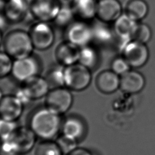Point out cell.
Masks as SVG:
<instances>
[{"mask_svg": "<svg viewBox=\"0 0 155 155\" xmlns=\"http://www.w3.org/2000/svg\"><path fill=\"white\" fill-rule=\"evenodd\" d=\"M99 62L98 51L92 44L80 48L78 63L92 71L97 68Z\"/></svg>", "mask_w": 155, "mask_h": 155, "instance_id": "obj_21", "label": "cell"}, {"mask_svg": "<svg viewBox=\"0 0 155 155\" xmlns=\"http://www.w3.org/2000/svg\"><path fill=\"white\" fill-rule=\"evenodd\" d=\"M35 155H64L55 140H42L36 147Z\"/></svg>", "mask_w": 155, "mask_h": 155, "instance_id": "obj_25", "label": "cell"}, {"mask_svg": "<svg viewBox=\"0 0 155 155\" xmlns=\"http://www.w3.org/2000/svg\"><path fill=\"white\" fill-rule=\"evenodd\" d=\"M65 67L57 63L50 66L47 70L45 79L48 81L51 89L56 87H65L64 85V71Z\"/></svg>", "mask_w": 155, "mask_h": 155, "instance_id": "obj_23", "label": "cell"}, {"mask_svg": "<svg viewBox=\"0 0 155 155\" xmlns=\"http://www.w3.org/2000/svg\"><path fill=\"white\" fill-rule=\"evenodd\" d=\"M13 61L5 51H0V79L11 75Z\"/></svg>", "mask_w": 155, "mask_h": 155, "instance_id": "obj_28", "label": "cell"}, {"mask_svg": "<svg viewBox=\"0 0 155 155\" xmlns=\"http://www.w3.org/2000/svg\"><path fill=\"white\" fill-rule=\"evenodd\" d=\"M137 23L127 15H122L114 22V31L120 38L131 39Z\"/></svg>", "mask_w": 155, "mask_h": 155, "instance_id": "obj_20", "label": "cell"}, {"mask_svg": "<svg viewBox=\"0 0 155 155\" xmlns=\"http://www.w3.org/2000/svg\"><path fill=\"white\" fill-rule=\"evenodd\" d=\"M73 102L71 90L65 87L51 88L45 96V107L60 115L67 113Z\"/></svg>", "mask_w": 155, "mask_h": 155, "instance_id": "obj_7", "label": "cell"}, {"mask_svg": "<svg viewBox=\"0 0 155 155\" xmlns=\"http://www.w3.org/2000/svg\"><path fill=\"white\" fill-rule=\"evenodd\" d=\"M75 19L71 5H61L60 10L52 23L56 27L65 29Z\"/></svg>", "mask_w": 155, "mask_h": 155, "instance_id": "obj_24", "label": "cell"}, {"mask_svg": "<svg viewBox=\"0 0 155 155\" xmlns=\"http://www.w3.org/2000/svg\"><path fill=\"white\" fill-rule=\"evenodd\" d=\"M55 141L64 155H67L78 147L77 140L63 134L58 136Z\"/></svg>", "mask_w": 155, "mask_h": 155, "instance_id": "obj_27", "label": "cell"}, {"mask_svg": "<svg viewBox=\"0 0 155 155\" xmlns=\"http://www.w3.org/2000/svg\"><path fill=\"white\" fill-rule=\"evenodd\" d=\"M61 7L58 0H30L29 13L36 21L52 23Z\"/></svg>", "mask_w": 155, "mask_h": 155, "instance_id": "obj_8", "label": "cell"}, {"mask_svg": "<svg viewBox=\"0 0 155 155\" xmlns=\"http://www.w3.org/2000/svg\"><path fill=\"white\" fill-rule=\"evenodd\" d=\"M2 45L4 51L13 60L30 56L35 50L28 31L19 28L12 30L5 34Z\"/></svg>", "mask_w": 155, "mask_h": 155, "instance_id": "obj_2", "label": "cell"}, {"mask_svg": "<svg viewBox=\"0 0 155 155\" xmlns=\"http://www.w3.org/2000/svg\"><path fill=\"white\" fill-rule=\"evenodd\" d=\"M74 0H58L61 5H70Z\"/></svg>", "mask_w": 155, "mask_h": 155, "instance_id": "obj_34", "label": "cell"}, {"mask_svg": "<svg viewBox=\"0 0 155 155\" xmlns=\"http://www.w3.org/2000/svg\"><path fill=\"white\" fill-rule=\"evenodd\" d=\"M62 122L61 115L45 106L32 113L29 120V127L42 140H54L61 130Z\"/></svg>", "mask_w": 155, "mask_h": 155, "instance_id": "obj_1", "label": "cell"}, {"mask_svg": "<svg viewBox=\"0 0 155 155\" xmlns=\"http://www.w3.org/2000/svg\"><path fill=\"white\" fill-rule=\"evenodd\" d=\"M120 76L111 70L100 72L96 78V85L97 89L105 94H110L120 87Z\"/></svg>", "mask_w": 155, "mask_h": 155, "instance_id": "obj_18", "label": "cell"}, {"mask_svg": "<svg viewBox=\"0 0 155 155\" xmlns=\"http://www.w3.org/2000/svg\"><path fill=\"white\" fill-rule=\"evenodd\" d=\"M24 107L14 94L4 96L0 102V118L16 121L22 115Z\"/></svg>", "mask_w": 155, "mask_h": 155, "instance_id": "obj_13", "label": "cell"}, {"mask_svg": "<svg viewBox=\"0 0 155 155\" xmlns=\"http://www.w3.org/2000/svg\"><path fill=\"white\" fill-rule=\"evenodd\" d=\"M145 85L144 76L137 71L130 70L120 76V88L127 93H137L143 88Z\"/></svg>", "mask_w": 155, "mask_h": 155, "instance_id": "obj_16", "label": "cell"}, {"mask_svg": "<svg viewBox=\"0 0 155 155\" xmlns=\"http://www.w3.org/2000/svg\"><path fill=\"white\" fill-rule=\"evenodd\" d=\"M29 2L28 0H8L0 12L8 24H18L29 13Z\"/></svg>", "mask_w": 155, "mask_h": 155, "instance_id": "obj_10", "label": "cell"}, {"mask_svg": "<svg viewBox=\"0 0 155 155\" xmlns=\"http://www.w3.org/2000/svg\"><path fill=\"white\" fill-rule=\"evenodd\" d=\"M62 134L72 137L78 141L81 140L86 134L87 126L81 117L71 115L63 120Z\"/></svg>", "mask_w": 155, "mask_h": 155, "instance_id": "obj_17", "label": "cell"}, {"mask_svg": "<svg viewBox=\"0 0 155 155\" xmlns=\"http://www.w3.org/2000/svg\"><path fill=\"white\" fill-rule=\"evenodd\" d=\"M16 121L0 118V141L10 139L18 128Z\"/></svg>", "mask_w": 155, "mask_h": 155, "instance_id": "obj_29", "label": "cell"}, {"mask_svg": "<svg viewBox=\"0 0 155 155\" xmlns=\"http://www.w3.org/2000/svg\"><path fill=\"white\" fill-rule=\"evenodd\" d=\"M91 80V70L78 62L65 67L64 85L71 91H81L85 90Z\"/></svg>", "mask_w": 155, "mask_h": 155, "instance_id": "obj_4", "label": "cell"}, {"mask_svg": "<svg viewBox=\"0 0 155 155\" xmlns=\"http://www.w3.org/2000/svg\"><path fill=\"white\" fill-rule=\"evenodd\" d=\"M3 39H4V36H3L2 30L0 28V46H1V45H2Z\"/></svg>", "mask_w": 155, "mask_h": 155, "instance_id": "obj_35", "label": "cell"}, {"mask_svg": "<svg viewBox=\"0 0 155 155\" xmlns=\"http://www.w3.org/2000/svg\"><path fill=\"white\" fill-rule=\"evenodd\" d=\"M119 0H97L96 18L103 23H114L122 14Z\"/></svg>", "mask_w": 155, "mask_h": 155, "instance_id": "obj_11", "label": "cell"}, {"mask_svg": "<svg viewBox=\"0 0 155 155\" xmlns=\"http://www.w3.org/2000/svg\"><path fill=\"white\" fill-rule=\"evenodd\" d=\"M64 31V40L79 48L92 44L93 27L89 22L75 19Z\"/></svg>", "mask_w": 155, "mask_h": 155, "instance_id": "obj_5", "label": "cell"}, {"mask_svg": "<svg viewBox=\"0 0 155 155\" xmlns=\"http://www.w3.org/2000/svg\"><path fill=\"white\" fill-rule=\"evenodd\" d=\"M80 48L64 40L56 48L54 56L57 63L68 67L78 62Z\"/></svg>", "mask_w": 155, "mask_h": 155, "instance_id": "obj_14", "label": "cell"}, {"mask_svg": "<svg viewBox=\"0 0 155 155\" xmlns=\"http://www.w3.org/2000/svg\"><path fill=\"white\" fill-rule=\"evenodd\" d=\"M67 155H93V154L87 148L78 147Z\"/></svg>", "mask_w": 155, "mask_h": 155, "instance_id": "obj_33", "label": "cell"}, {"mask_svg": "<svg viewBox=\"0 0 155 155\" xmlns=\"http://www.w3.org/2000/svg\"><path fill=\"white\" fill-rule=\"evenodd\" d=\"M32 100L46 96L50 90V86L44 76L38 75L22 84Z\"/></svg>", "mask_w": 155, "mask_h": 155, "instance_id": "obj_19", "label": "cell"}, {"mask_svg": "<svg viewBox=\"0 0 155 155\" xmlns=\"http://www.w3.org/2000/svg\"><path fill=\"white\" fill-rule=\"evenodd\" d=\"M125 11L126 15L139 22L147 16L149 7L145 0H130L126 5Z\"/></svg>", "mask_w": 155, "mask_h": 155, "instance_id": "obj_22", "label": "cell"}, {"mask_svg": "<svg viewBox=\"0 0 155 155\" xmlns=\"http://www.w3.org/2000/svg\"><path fill=\"white\" fill-rule=\"evenodd\" d=\"M37 136L28 127H18L10 137L15 144L19 155H23L30 152L34 147Z\"/></svg>", "mask_w": 155, "mask_h": 155, "instance_id": "obj_12", "label": "cell"}, {"mask_svg": "<svg viewBox=\"0 0 155 155\" xmlns=\"http://www.w3.org/2000/svg\"><path fill=\"white\" fill-rule=\"evenodd\" d=\"M14 95L21 102V103L24 105H25L28 104L30 102H31L32 99L25 89V88L21 85L15 91V93Z\"/></svg>", "mask_w": 155, "mask_h": 155, "instance_id": "obj_32", "label": "cell"}, {"mask_svg": "<svg viewBox=\"0 0 155 155\" xmlns=\"http://www.w3.org/2000/svg\"><path fill=\"white\" fill-rule=\"evenodd\" d=\"M4 97L3 93H2V90H1V89L0 88V102H1V101L2 100V97Z\"/></svg>", "mask_w": 155, "mask_h": 155, "instance_id": "obj_36", "label": "cell"}, {"mask_svg": "<svg viewBox=\"0 0 155 155\" xmlns=\"http://www.w3.org/2000/svg\"><path fill=\"white\" fill-rule=\"evenodd\" d=\"M111 70L119 76H121L130 70L131 67L122 56L113 59L111 64Z\"/></svg>", "mask_w": 155, "mask_h": 155, "instance_id": "obj_30", "label": "cell"}, {"mask_svg": "<svg viewBox=\"0 0 155 155\" xmlns=\"http://www.w3.org/2000/svg\"><path fill=\"white\" fill-rule=\"evenodd\" d=\"M152 31L150 27L143 23H137L131 36V40H134L143 44H147L151 38Z\"/></svg>", "mask_w": 155, "mask_h": 155, "instance_id": "obj_26", "label": "cell"}, {"mask_svg": "<svg viewBox=\"0 0 155 155\" xmlns=\"http://www.w3.org/2000/svg\"><path fill=\"white\" fill-rule=\"evenodd\" d=\"M97 4V0H74L70 5L76 20L90 22L96 18Z\"/></svg>", "mask_w": 155, "mask_h": 155, "instance_id": "obj_15", "label": "cell"}, {"mask_svg": "<svg viewBox=\"0 0 155 155\" xmlns=\"http://www.w3.org/2000/svg\"><path fill=\"white\" fill-rule=\"evenodd\" d=\"M0 155H19L17 149L10 138L1 141Z\"/></svg>", "mask_w": 155, "mask_h": 155, "instance_id": "obj_31", "label": "cell"}, {"mask_svg": "<svg viewBox=\"0 0 155 155\" xmlns=\"http://www.w3.org/2000/svg\"><path fill=\"white\" fill-rule=\"evenodd\" d=\"M28 33L35 50H47L54 42L55 33L50 22L36 21L31 25Z\"/></svg>", "mask_w": 155, "mask_h": 155, "instance_id": "obj_6", "label": "cell"}, {"mask_svg": "<svg viewBox=\"0 0 155 155\" xmlns=\"http://www.w3.org/2000/svg\"><path fill=\"white\" fill-rule=\"evenodd\" d=\"M42 70V62L35 53L27 57L13 61L12 77L22 84L28 79L40 75Z\"/></svg>", "mask_w": 155, "mask_h": 155, "instance_id": "obj_3", "label": "cell"}, {"mask_svg": "<svg viewBox=\"0 0 155 155\" xmlns=\"http://www.w3.org/2000/svg\"><path fill=\"white\" fill-rule=\"evenodd\" d=\"M122 56L131 68H138L147 64L150 53L145 44L131 40L123 48Z\"/></svg>", "mask_w": 155, "mask_h": 155, "instance_id": "obj_9", "label": "cell"}]
</instances>
